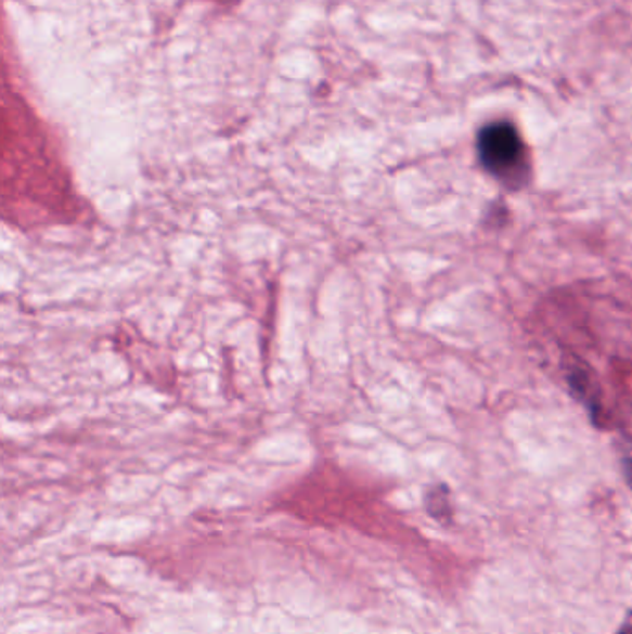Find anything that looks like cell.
Masks as SVG:
<instances>
[{
	"label": "cell",
	"instance_id": "6da1fadb",
	"mask_svg": "<svg viewBox=\"0 0 632 634\" xmlns=\"http://www.w3.org/2000/svg\"><path fill=\"white\" fill-rule=\"evenodd\" d=\"M480 160L488 169L501 171L511 167L521 154V140L508 122L490 125L480 132Z\"/></svg>",
	"mask_w": 632,
	"mask_h": 634
},
{
	"label": "cell",
	"instance_id": "7a4b0ae2",
	"mask_svg": "<svg viewBox=\"0 0 632 634\" xmlns=\"http://www.w3.org/2000/svg\"><path fill=\"white\" fill-rule=\"evenodd\" d=\"M621 634H632V620L631 622L627 623L625 629L621 631Z\"/></svg>",
	"mask_w": 632,
	"mask_h": 634
}]
</instances>
